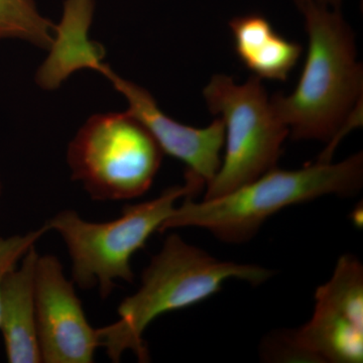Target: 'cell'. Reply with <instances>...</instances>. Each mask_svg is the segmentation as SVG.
I'll list each match as a JSON object with an SVG mask.
<instances>
[{
    "label": "cell",
    "mask_w": 363,
    "mask_h": 363,
    "mask_svg": "<svg viewBox=\"0 0 363 363\" xmlns=\"http://www.w3.org/2000/svg\"><path fill=\"white\" fill-rule=\"evenodd\" d=\"M56 257L40 255L35 267V306L42 362L91 363L99 347L75 291Z\"/></svg>",
    "instance_id": "cell-8"
},
{
    "label": "cell",
    "mask_w": 363,
    "mask_h": 363,
    "mask_svg": "<svg viewBox=\"0 0 363 363\" xmlns=\"http://www.w3.org/2000/svg\"><path fill=\"white\" fill-rule=\"evenodd\" d=\"M272 276L271 269L257 264L215 259L178 234H169L143 271L140 289L119 305L118 320L97 329L99 347L113 362H121L125 351L147 362L149 351L143 336L157 317L206 300L229 279L259 286Z\"/></svg>",
    "instance_id": "cell-2"
},
{
    "label": "cell",
    "mask_w": 363,
    "mask_h": 363,
    "mask_svg": "<svg viewBox=\"0 0 363 363\" xmlns=\"http://www.w3.org/2000/svg\"><path fill=\"white\" fill-rule=\"evenodd\" d=\"M0 194H1V182H0Z\"/></svg>",
    "instance_id": "cell-17"
},
{
    "label": "cell",
    "mask_w": 363,
    "mask_h": 363,
    "mask_svg": "<svg viewBox=\"0 0 363 363\" xmlns=\"http://www.w3.org/2000/svg\"><path fill=\"white\" fill-rule=\"evenodd\" d=\"M38 257L33 245L23 255L21 266L7 272L2 281L0 331L11 363L42 362L35 306Z\"/></svg>",
    "instance_id": "cell-10"
},
{
    "label": "cell",
    "mask_w": 363,
    "mask_h": 363,
    "mask_svg": "<svg viewBox=\"0 0 363 363\" xmlns=\"http://www.w3.org/2000/svg\"><path fill=\"white\" fill-rule=\"evenodd\" d=\"M296 6L304 2H313V4H319V6L330 7L334 9H341L344 0H294Z\"/></svg>",
    "instance_id": "cell-15"
},
{
    "label": "cell",
    "mask_w": 363,
    "mask_h": 363,
    "mask_svg": "<svg viewBox=\"0 0 363 363\" xmlns=\"http://www.w3.org/2000/svg\"><path fill=\"white\" fill-rule=\"evenodd\" d=\"M205 187L197 177L185 174V184L164 190L159 197L124 207L111 221L91 222L73 210H64L44 226L65 241L72 260V281L81 289L97 286L100 297L111 296L116 279L133 283L131 259L150 236L161 231L181 198L194 197Z\"/></svg>",
    "instance_id": "cell-4"
},
{
    "label": "cell",
    "mask_w": 363,
    "mask_h": 363,
    "mask_svg": "<svg viewBox=\"0 0 363 363\" xmlns=\"http://www.w3.org/2000/svg\"><path fill=\"white\" fill-rule=\"evenodd\" d=\"M94 6V0H66L61 23L55 26L49 57L38 72L37 82L45 89H56L81 70L85 55L100 45L87 35Z\"/></svg>",
    "instance_id": "cell-12"
},
{
    "label": "cell",
    "mask_w": 363,
    "mask_h": 363,
    "mask_svg": "<svg viewBox=\"0 0 363 363\" xmlns=\"http://www.w3.org/2000/svg\"><path fill=\"white\" fill-rule=\"evenodd\" d=\"M359 216L362 217V211L360 210L359 212V208H357L354 212H352V221L354 222V223H357L358 227H359V223L360 225L362 224V219H359Z\"/></svg>",
    "instance_id": "cell-16"
},
{
    "label": "cell",
    "mask_w": 363,
    "mask_h": 363,
    "mask_svg": "<svg viewBox=\"0 0 363 363\" xmlns=\"http://www.w3.org/2000/svg\"><path fill=\"white\" fill-rule=\"evenodd\" d=\"M47 231V228L43 225L23 235L18 234L9 238H0V295L2 281L7 272L18 266V262L23 259V255L35 245Z\"/></svg>",
    "instance_id": "cell-14"
},
{
    "label": "cell",
    "mask_w": 363,
    "mask_h": 363,
    "mask_svg": "<svg viewBox=\"0 0 363 363\" xmlns=\"http://www.w3.org/2000/svg\"><path fill=\"white\" fill-rule=\"evenodd\" d=\"M55 26L40 13L35 0H0V40H23L49 50Z\"/></svg>",
    "instance_id": "cell-13"
},
{
    "label": "cell",
    "mask_w": 363,
    "mask_h": 363,
    "mask_svg": "<svg viewBox=\"0 0 363 363\" xmlns=\"http://www.w3.org/2000/svg\"><path fill=\"white\" fill-rule=\"evenodd\" d=\"M208 111L225 128V155L206 186L204 199L225 195L277 168L281 147L290 135L271 104L262 79L252 76L236 84L216 74L203 90Z\"/></svg>",
    "instance_id": "cell-6"
},
{
    "label": "cell",
    "mask_w": 363,
    "mask_h": 363,
    "mask_svg": "<svg viewBox=\"0 0 363 363\" xmlns=\"http://www.w3.org/2000/svg\"><path fill=\"white\" fill-rule=\"evenodd\" d=\"M164 152L133 114L89 117L69 143L72 179L98 201L135 199L152 187Z\"/></svg>",
    "instance_id": "cell-5"
},
{
    "label": "cell",
    "mask_w": 363,
    "mask_h": 363,
    "mask_svg": "<svg viewBox=\"0 0 363 363\" xmlns=\"http://www.w3.org/2000/svg\"><path fill=\"white\" fill-rule=\"evenodd\" d=\"M363 184V155L342 162H316L295 171L271 169L259 178L219 197L196 202L184 198L164 222L161 233L182 227H199L225 242L250 240L264 222L286 207L325 195L348 197Z\"/></svg>",
    "instance_id": "cell-3"
},
{
    "label": "cell",
    "mask_w": 363,
    "mask_h": 363,
    "mask_svg": "<svg viewBox=\"0 0 363 363\" xmlns=\"http://www.w3.org/2000/svg\"><path fill=\"white\" fill-rule=\"evenodd\" d=\"M311 320L277 336L269 351L279 362H363V267L354 255L338 259L330 279L315 293Z\"/></svg>",
    "instance_id": "cell-7"
},
{
    "label": "cell",
    "mask_w": 363,
    "mask_h": 363,
    "mask_svg": "<svg viewBox=\"0 0 363 363\" xmlns=\"http://www.w3.org/2000/svg\"><path fill=\"white\" fill-rule=\"evenodd\" d=\"M234 50L248 70L259 79L285 82L302 56V45L285 39L259 13L229 21Z\"/></svg>",
    "instance_id": "cell-11"
},
{
    "label": "cell",
    "mask_w": 363,
    "mask_h": 363,
    "mask_svg": "<svg viewBox=\"0 0 363 363\" xmlns=\"http://www.w3.org/2000/svg\"><path fill=\"white\" fill-rule=\"evenodd\" d=\"M297 6L309 38L304 69L292 94L277 93L271 104L293 140L329 143L362 102V64L341 9L313 2Z\"/></svg>",
    "instance_id": "cell-1"
},
{
    "label": "cell",
    "mask_w": 363,
    "mask_h": 363,
    "mask_svg": "<svg viewBox=\"0 0 363 363\" xmlns=\"http://www.w3.org/2000/svg\"><path fill=\"white\" fill-rule=\"evenodd\" d=\"M104 59V58H102ZM101 57L91 60L86 69L100 72L128 100V111L149 130L164 154L175 157L207 186L221 166V150L225 143V128L217 117L207 128H196L178 123L160 108L156 99L145 88L121 78Z\"/></svg>",
    "instance_id": "cell-9"
}]
</instances>
